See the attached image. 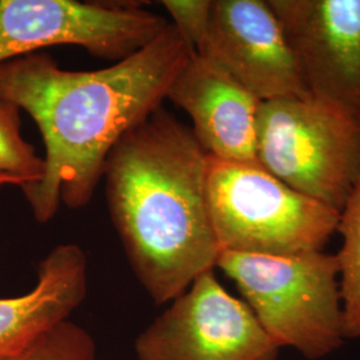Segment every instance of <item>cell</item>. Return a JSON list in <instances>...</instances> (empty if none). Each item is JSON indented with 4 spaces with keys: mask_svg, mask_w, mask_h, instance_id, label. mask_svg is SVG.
Segmentation results:
<instances>
[{
    "mask_svg": "<svg viewBox=\"0 0 360 360\" xmlns=\"http://www.w3.org/2000/svg\"><path fill=\"white\" fill-rule=\"evenodd\" d=\"M169 25L135 3L0 0V65L53 46H77L119 62Z\"/></svg>",
    "mask_w": 360,
    "mask_h": 360,
    "instance_id": "obj_6",
    "label": "cell"
},
{
    "mask_svg": "<svg viewBox=\"0 0 360 360\" xmlns=\"http://www.w3.org/2000/svg\"><path fill=\"white\" fill-rule=\"evenodd\" d=\"M195 52L262 102L311 96L269 0H212L205 38Z\"/></svg>",
    "mask_w": 360,
    "mask_h": 360,
    "instance_id": "obj_8",
    "label": "cell"
},
{
    "mask_svg": "<svg viewBox=\"0 0 360 360\" xmlns=\"http://www.w3.org/2000/svg\"><path fill=\"white\" fill-rule=\"evenodd\" d=\"M217 267L236 284L278 347L319 360L343 346L345 319L335 254L271 257L224 251Z\"/></svg>",
    "mask_w": 360,
    "mask_h": 360,
    "instance_id": "obj_3",
    "label": "cell"
},
{
    "mask_svg": "<svg viewBox=\"0 0 360 360\" xmlns=\"http://www.w3.org/2000/svg\"><path fill=\"white\" fill-rule=\"evenodd\" d=\"M20 108L0 98V176L18 181V186L38 183L44 176V159L35 153L20 132Z\"/></svg>",
    "mask_w": 360,
    "mask_h": 360,
    "instance_id": "obj_13",
    "label": "cell"
},
{
    "mask_svg": "<svg viewBox=\"0 0 360 360\" xmlns=\"http://www.w3.org/2000/svg\"><path fill=\"white\" fill-rule=\"evenodd\" d=\"M208 155L193 129L159 107L116 143L104 165L111 220L138 281L156 304L217 267L207 202Z\"/></svg>",
    "mask_w": 360,
    "mask_h": 360,
    "instance_id": "obj_2",
    "label": "cell"
},
{
    "mask_svg": "<svg viewBox=\"0 0 360 360\" xmlns=\"http://www.w3.org/2000/svg\"><path fill=\"white\" fill-rule=\"evenodd\" d=\"M3 184H15V186H18V181L11 179V178H7V176H0V186H3Z\"/></svg>",
    "mask_w": 360,
    "mask_h": 360,
    "instance_id": "obj_16",
    "label": "cell"
},
{
    "mask_svg": "<svg viewBox=\"0 0 360 360\" xmlns=\"http://www.w3.org/2000/svg\"><path fill=\"white\" fill-rule=\"evenodd\" d=\"M87 296V259L74 243L56 245L25 295L0 299V359L20 354L41 335L70 321Z\"/></svg>",
    "mask_w": 360,
    "mask_h": 360,
    "instance_id": "obj_11",
    "label": "cell"
},
{
    "mask_svg": "<svg viewBox=\"0 0 360 360\" xmlns=\"http://www.w3.org/2000/svg\"><path fill=\"white\" fill-rule=\"evenodd\" d=\"M191 51L169 22L142 50L105 68L68 71L46 52L0 65V98L34 119L44 143V176L20 187L37 221L52 220L60 205L89 206L107 156L162 107Z\"/></svg>",
    "mask_w": 360,
    "mask_h": 360,
    "instance_id": "obj_1",
    "label": "cell"
},
{
    "mask_svg": "<svg viewBox=\"0 0 360 360\" xmlns=\"http://www.w3.org/2000/svg\"><path fill=\"white\" fill-rule=\"evenodd\" d=\"M279 351L214 270L198 276L135 340L138 360H276Z\"/></svg>",
    "mask_w": 360,
    "mask_h": 360,
    "instance_id": "obj_7",
    "label": "cell"
},
{
    "mask_svg": "<svg viewBox=\"0 0 360 360\" xmlns=\"http://www.w3.org/2000/svg\"><path fill=\"white\" fill-rule=\"evenodd\" d=\"M0 360H96V346L82 326L65 321L20 354Z\"/></svg>",
    "mask_w": 360,
    "mask_h": 360,
    "instance_id": "obj_14",
    "label": "cell"
},
{
    "mask_svg": "<svg viewBox=\"0 0 360 360\" xmlns=\"http://www.w3.org/2000/svg\"><path fill=\"white\" fill-rule=\"evenodd\" d=\"M212 0H166L162 1L172 18L186 44L196 51L205 38Z\"/></svg>",
    "mask_w": 360,
    "mask_h": 360,
    "instance_id": "obj_15",
    "label": "cell"
},
{
    "mask_svg": "<svg viewBox=\"0 0 360 360\" xmlns=\"http://www.w3.org/2000/svg\"><path fill=\"white\" fill-rule=\"evenodd\" d=\"M257 159L290 188L340 212L360 178V126L311 96L266 101Z\"/></svg>",
    "mask_w": 360,
    "mask_h": 360,
    "instance_id": "obj_5",
    "label": "cell"
},
{
    "mask_svg": "<svg viewBox=\"0 0 360 360\" xmlns=\"http://www.w3.org/2000/svg\"><path fill=\"white\" fill-rule=\"evenodd\" d=\"M207 202L220 252L288 257L324 251L340 212L254 163L208 156Z\"/></svg>",
    "mask_w": 360,
    "mask_h": 360,
    "instance_id": "obj_4",
    "label": "cell"
},
{
    "mask_svg": "<svg viewBox=\"0 0 360 360\" xmlns=\"http://www.w3.org/2000/svg\"><path fill=\"white\" fill-rule=\"evenodd\" d=\"M311 98L360 126V0H269Z\"/></svg>",
    "mask_w": 360,
    "mask_h": 360,
    "instance_id": "obj_9",
    "label": "cell"
},
{
    "mask_svg": "<svg viewBox=\"0 0 360 360\" xmlns=\"http://www.w3.org/2000/svg\"><path fill=\"white\" fill-rule=\"evenodd\" d=\"M342 247L338 254L339 290L346 339L360 340V178L340 211L338 231Z\"/></svg>",
    "mask_w": 360,
    "mask_h": 360,
    "instance_id": "obj_12",
    "label": "cell"
},
{
    "mask_svg": "<svg viewBox=\"0 0 360 360\" xmlns=\"http://www.w3.org/2000/svg\"><path fill=\"white\" fill-rule=\"evenodd\" d=\"M167 99L193 120V134L210 158L254 163L262 101L223 68L195 51L172 80Z\"/></svg>",
    "mask_w": 360,
    "mask_h": 360,
    "instance_id": "obj_10",
    "label": "cell"
}]
</instances>
